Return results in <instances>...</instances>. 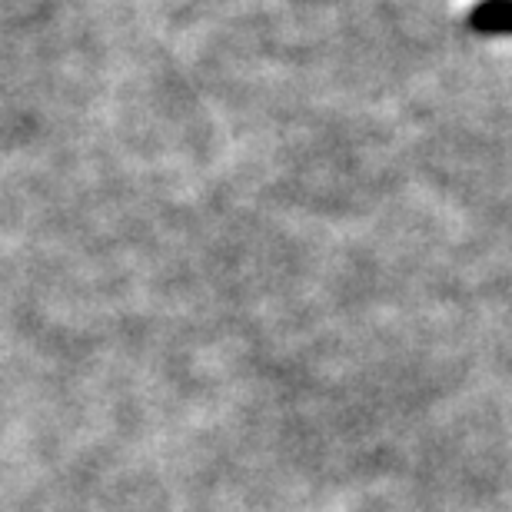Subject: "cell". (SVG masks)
<instances>
[{"instance_id": "6da1fadb", "label": "cell", "mask_w": 512, "mask_h": 512, "mask_svg": "<svg viewBox=\"0 0 512 512\" xmlns=\"http://www.w3.org/2000/svg\"><path fill=\"white\" fill-rule=\"evenodd\" d=\"M473 27L479 34H512V0H489L476 7Z\"/></svg>"}]
</instances>
